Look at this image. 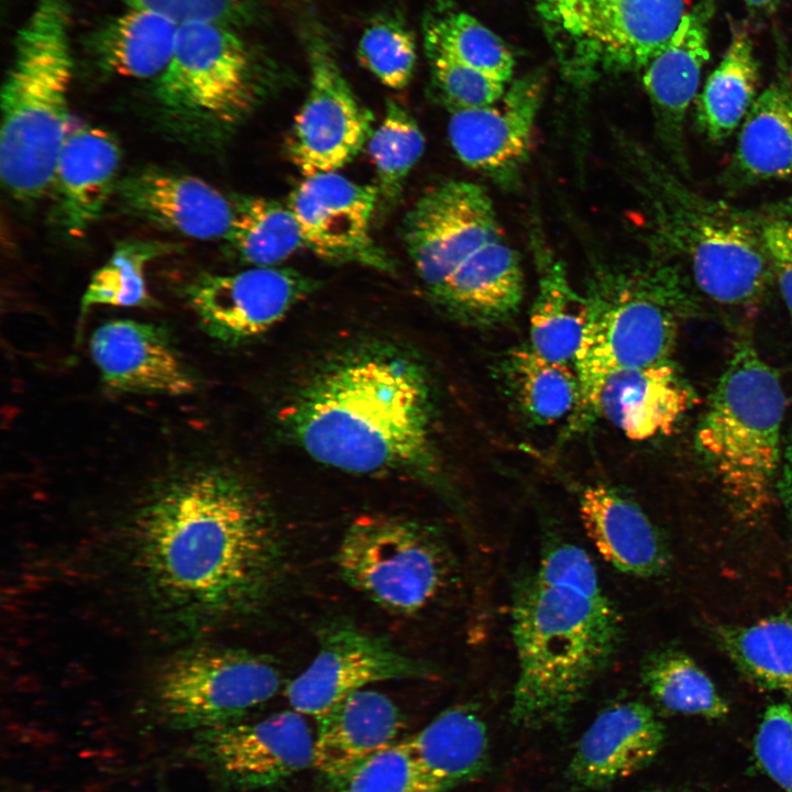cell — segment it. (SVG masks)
<instances>
[{
  "instance_id": "1",
  "label": "cell",
  "mask_w": 792,
  "mask_h": 792,
  "mask_svg": "<svg viewBox=\"0 0 792 792\" xmlns=\"http://www.w3.org/2000/svg\"><path fill=\"white\" fill-rule=\"evenodd\" d=\"M129 561L158 614L202 627L257 603L280 559L273 519L255 491L211 464L153 484L128 525Z\"/></svg>"
},
{
  "instance_id": "2",
  "label": "cell",
  "mask_w": 792,
  "mask_h": 792,
  "mask_svg": "<svg viewBox=\"0 0 792 792\" xmlns=\"http://www.w3.org/2000/svg\"><path fill=\"white\" fill-rule=\"evenodd\" d=\"M309 457L360 475L435 471L428 377L411 358L389 350L344 355L314 374L282 411Z\"/></svg>"
},
{
  "instance_id": "3",
  "label": "cell",
  "mask_w": 792,
  "mask_h": 792,
  "mask_svg": "<svg viewBox=\"0 0 792 792\" xmlns=\"http://www.w3.org/2000/svg\"><path fill=\"white\" fill-rule=\"evenodd\" d=\"M403 232L429 296L451 316L493 324L518 310L520 256L484 187L448 180L431 188L408 211Z\"/></svg>"
},
{
  "instance_id": "4",
  "label": "cell",
  "mask_w": 792,
  "mask_h": 792,
  "mask_svg": "<svg viewBox=\"0 0 792 792\" xmlns=\"http://www.w3.org/2000/svg\"><path fill=\"white\" fill-rule=\"evenodd\" d=\"M510 615L518 663L510 719L531 730L562 724L618 649L616 608L608 598L546 586L531 574L517 584Z\"/></svg>"
},
{
  "instance_id": "5",
  "label": "cell",
  "mask_w": 792,
  "mask_h": 792,
  "mask_svg": "<svg viewBox=\"0 0 792 792\" xmlns=\"http://www.w3.org/2000/svg\"><path fill=\"white\" fill-rule=\"evenodd\" d=\"M72 77L69 2L35 0L1 89L0 177L18 201H35L52 187L70 127Z\"/></svg>"
},
{
  "instance_id": "6",
  "label": "cell",
  "mask_w": 792,
  "mask_h": 792,
  "mask_svg": "<svg viewBox=\"0 0 792 792\" xmlns=\"http://www.w3.org/2000/svg\"><path fill=\"white\" fill-rule=\"evenodd\" d=\"M616 140L660 245L686 261L697 288L712 300L758 305L773 280L758 217L694 195L642 146L618 132Z\"/></svg>"
},
{
  "instance_id": "7",
  "label": "cell",
  "mask_w": 792,
  "mask_h": 792,
  "mask_svg": "<svg viewBox=\"0 0 792 792\" xmlns=\"http://www.w3.org/2000/svg\"><path fill=\"white\" fill-rule=\"evenodd\" d=\"M584 295L587 322L574 363L579 420L588 419L608 374L670 361L690 301L676 266L661 261L598 267Z\"/></svg>"
},
{
  "instance_id": "8",
  "label": "cell",
  "mask_w": 792,
  "mask_h": 792,
  "mask_svg": "<svg viewBox=\"0 0 792 792\" xmlns=\"http://www.w3.org/2000/svg\"><path fill=\"white\" fill-rule=\"evenodd\" d=\"M785 397L752 342H737L696 432V443L741 512L769 502L780 460Z\"/></svg>"
},
{
  "instance_id": "9",
  "label": "cell",
  "mask_w": 792,
  "mask_h": 792,
  "mask_svg": "<svg viewBox=\"0 0 792 792\" xmlns=\"http://www.w3.org/2000/svg\"><path fill=\"white\" fill-rule=\"evenodd\" d=\"M263 62L233 26L180 23L172 59L154 81L160 119L183 141L202 145L219 140L262 96Z\"/></svg>"
},
{
  "instance_id": "10",
  "label": "cell",
  "mask_w": 792,
  "mask_h": 792,
  "mask_svg": "<svg viewBox=\"0 0 792 792\" xmlns=\"http://www.w3.org/2000/svg\"><path fill=\"white\" fill-rule=\"evenodd\" d=\"M563 75L585 86L642 70L681 22L684 0H535Z\"/></svg>"
},
{
  "instance_id": "11",
  "label": "cell",
  "mask_w": 792,
  "mask_h": 792,
  "mask_svg": "<svg viewBox=\"0 0 792 792\" xmlns=\"http://www.w3.org/2000/svg\"><path fill=\"white\" fill-rule=\"evenodd\" d=\"M336 563L343 581L392 613L413 615L448 585L451 558L431 527L389 515H363L345 529Z\"/></svg>"
},
{
  "instance_id": "12",
  "label": "cell",
  "mask_w": 792,
  "mask_h": 792,
  "mask_svg": "<svg viewBox=\"0 0 792 792\" xmlns=\"http://www.w3.org/2000/svg\"><path fill=\"white\" fill-rule=\"evenodd\" d=\"M280 684L279 671L265 656L201 646L182 651L163 664L154 694L172 726L200 732L239 722L271 700Z\"/></svg>"
},
{
  "instance_id": "13",
  "label": "cell",
  "mask_w": 792,
  "mask_h": 792,
  "mask_svg": "<svg viewBox=\"0 0 792 792\" xmlns=\"http://www.w3.org/2000/svg\"><path fill=\"white\" fill-rule=\"evenodd\" d=\"M305 45L309 87L286 148L308 177L337 172L354 158L372 134V114L359 102L318 25L306 29Z\"/></svg>"
},
{
  "instance_id": "14",
  "label": "cell",
  "mask_w": 792,
  "mask_h": 792,
  "mask_svg": "<svg viewBox=\"0 0 792 792\" xmlns=\"http://www.w3.org/2000/svg\"><path fill=\"white\" fill-rule=\"evenodd\" d=\"M431 675L430 667L386 639L351 624L334 623L321 629L318 652L287 684L285 696L293 710L316 718L370 684Z\"/></svg>"
},
{
  "instance_id": "15",
  "label": "cell",
  "mask_w": 792,
  "mask_h": 792,
  "mask_svg": "<svg viewBox=\"0 0 792 792\" xmlns=\"http://www.w3.org/2000/svg\"><path fill=\"white\" fill-rule=\"evenodd\" d=\"M194 748L222 782L243 790L267 789L312 766L315 733L305 715L292 708L256 722L200 730Z\"/></svg>"
},
{
  "instance_id": "16",
  "label": "cell",
  "mask_w": 792,
  "mask_h": 792,
  "mask_svg": "<svg viewBox=\"0 0 792 792\" xmlns=\"http://www.w3.org/2000/svg\"><path fill=\"white\" fill-rule=\"evenodd\" d=\"M315 287L293 268L254 266L234 274H200L183 293L210 338L238 344L266 332Z\"/></svg>"
},
{
  "instance_id": "17",
  "label": "cell",
  "mask_w": 792,
  "mask_h": 792,
  "mask_svg": "<svg viewBox=\"0 0 792 792\" xmlns=\"http://www.w3.org/2000/svg\"><path fill=\"white\" fill-rule=\"evenodd\" d=\"M544 92L538 73L510 81L494 105L451 111L450 144L459 160L503 188L519 183L534 145Z\"/></svg>"
},
{
  "instance_id": "18",
  "label": "cell",
  "mask_w": 792,
  "mask_h": 792,
  "mask_svg": "<svg viewBox=\"0 0 792 792\" xmlns=\"http://www.w3.org/2000/svg\"><path fill=\"white\" fill-rule=\"evenodd\" d=\"M377 201L376 186L361 185L332 172L306 177L290 194L287 206L297 219L305 245L319 257L391 272L392 261L370 233Z\"/></svg>"
},
{
  "instance_id": "19",
  "label": "cell",
  "mask_w": 792,
  "mask_h": 792,
  "mask_svg": "<svg viewBox=\"0 0 792 792\" xmlns=\"http://www.w3.org/2000/svg\"><path fill=\"white\" fill-rule=\"evenodd\" d=\"M89 349L103 385L112 392L180 396L196 388L163 326L111 320L92 332Z\"/></svg>"
},
{
  "instance_id": "20",
  "label": "cell",
  "mask_w": 792,
  "mask_h": 792,
  "mask_svg": "<svg viewBox=\"0 0 792 792\" xmlns=\"http://www.w3.org/2000/svg\"><path fill=\"white\" fill-rule=\"evenodd\" d=\"M664 738V726L650 706L616 702L601 711L579 739L566 778L583 790L609 787L648 767Z\"/></svg>"
},
{
  "instance_id": "21",
  "label": "cell",
  "mask_w": 792,
  "mask_h": 792,
  "mask_svg": "<svg viewBox=\"0 0 792 792\" xmlns=\"http://www.w3.org/2000/svg\"><path fill=\"white\" fill-rule=\"evenodd\" d=\"M715 0H701L685 12L667 44L644 67L642 84L661 142L685 167L684 121L710 58L708 31Z\"/></svg>"
},
{
  "instance_id": "22",
  "label": "cell",
  "mask_w": 792,
  "mask_h": 792,
  "mask_svg": "<svg viewBox=\"0 0 792 792\" xmlns=\"http://www.w3.org/2000/svg\"><path fill=\"white\" fill-rule=\"evenodd\" d=\"M114 193L124 211L193 239H226L234 217L233 204L208 183L165 169L136 170Z\"/></svg>"
},
{
  "instance_id": "23",
  "label": "cell",
  "mask_w": 792,
  "mask_h": 792,
  "mask_svg": "<svg viewBox=\"0 0 792 792\" xmlns=\"http://www.w3.org/2000/svg\"><path fill=\"white\" fill-rule=\"evenodd\" d=\"M120 160L118 141L107 130L69 127L51 187L54 220L67 235L84 237L99 219L116 191Z\"/></svg>"
},
{
  "instance_id": "24",
  "label": "cell",
  "mask_w": 792,
  "mask_h": 792,
  "mask_svg": "<svg viewBox=\"0 0 792 792\" xmlns=\"http://www.w3.org/2000/svg\"><path fill=\"white\" fill-rule=\"evenodd\" d=\"M692 393L671 361L608 374L590 407L628 439L668 435L691 404Z\"/></svg>"
},
{
  "instance_id": "25",
  "label": "cell",
  "mask_w": 792,
  "mask_h": 792,
  "mask_svg": "<svg viewBox=\"0 0 792 792\" xmlns=\"http://www.w3.org/2000/svg\"><path fill=\"white\" fill-rule=\"evenodd\" d=\"M312 766L330 780L397 743L404 726L398 705L386 694L363 689L316 717Z\"/></svg>"
},
{
  "instance_id": "26",
  "label": "cell",
  "mask_w": 792,
  "mask_h": 792,
  "mask_svg": "<svg viewBox=\"0 0 792 792\" xmlns=\"http://www.w3.org/2000/svg\"><path fill=\"white\" fill-rule=\"evenodd\" d=\"M583 527L600 554L618 571L639 578L659 574L668 551L645 512L616 490L597 484L580 497Z\"/></svg>"
},
{
  "instance_id": "27",
  "label": "cell",
  "mask_w": 792,
  "mask_h": 792,
  "mask_svg": "<svg viewBox=\"0 0 792 792\" xmlns=\"http://www.w3.org/2000/svg\"><path fill=\"white\" fill-rule=\"evenodd\" d=\"M405 740L436 792H452L488 767V730L481 714L468 704L448 707Z\"/></svg>"
},
{
  "instance_id": "28",
  "label": "cell",
  "mask_w": 792,
  "mask_h": 792,
  "mask_svg": "<svg viewBox=\"0 0 792 792\" xmlns=\"http://www.w3.org/2000/svg\"><path fill=\"white\" fill-rule=\"evenodd\" d=\"M740 185L792 177V81L784 75L757 96L729 165Z\"/></svg>"
},
{
  "instance_id": "29",
  "label": "cell",
  "mask_w": 792,
  "mask_h": 792,
  "mask_svg": "<svg viewBox=\"0 0 792 792\" xmlns=\"http://www.w3.org/2000/svg\"><path fill=\"white\" fill-rule=\"evenodd\" d=\"M537 294L529 319V345L543 358L574 365L587 322L585 295L574 289L565 265L535 237Z\"/></svg>"
},
{
  "instance_id": "30",
  "label": "cell",
  "mask_w": 792,
  "mask_h": 792,
  "mask_svg": "<svg viewBox=\"0 0 792 792\" xmlns=\"http://www.w3.org/2000/svg\"><path fill=\"white\" fill-rule=\"evenodd\" d=\"M179 23L155 11L127 8L92 35L99 65L116 75L156 78L175 51Z\"/></svg>"
},
{
  "instance_id": "31",
  "label": "cell",
  "mask_w": 792,
  "mask_h": 792,
  "mask_svg": "<svg viewBox=\"0 0 792 792\" xmlns=\"http://www.w3.org/2000/svg\"><path fill=\"white\" fill-rule=\"evenodd\" d=\"M758 82L752 42L746 31L737 30L696 99L697 127L710 141H724L743 123L757 98Z\"/></svg>"
},
{
  "instance_id": "32",
  "label": "cell",
  "mask_w": 792,
  "mask_h": 792,
  "mask_svg": "<svg viewBox=\"0 0 792 792\" xmlns=\"http://www.w3.org/2000/svg\"><path fill=\"white\" fill-rule=\"evenodd\" d=\"M502 373L519 409L535 424L553 425L576 413L580 382L574 365L550 361L524 345L507 353Z\"/></svg>"
},
{
  "instance_id": "33",
  "label": "cell",
  "mask_w": 792,
  "mask_h": 792,
  "mask_svg": "<svg viewBox=\"0 0 792 792\" xmlns=\"http://www.w3.org/2000/svg\"><path fill=\"white\" fill-rule=\"evenodd\" d=\"M723 649L758 686L792 696V615L781 614L718 631Z\"/></svg>"
},
{
  "instance_id": "34",
  "label": "cell",
  "mask_w": 792,
  "mask_h": 792,
  "mask_svg": "<svg viewBox=\"0 0 792 792\" xmlns=\"http://www.w3.org/2000/svg\"><path fill=\"white\" fill-rule=\"evenodd\" d=\"M233 206L234 217L226 240L242 261L275 266L306 246L288 206L262 197H241Z\"/></svg>"
},
{
  "instance_id": "35",
  "label": "cell",
  "mask_w": 792,
  "mask_h": 792,
  "mask_svg": "<svg viewBox=\"0 0 792 792\" xmlns=\"http://www.w3.org/2000/svg\"><path fill=\"white\" fill-rule=\"evenodd\" d=\"M641 680L652 698L666 711L723 718L729 706L710 676L688 654L661 650L642 662Z\"/></svg>"
},
{
  "instance_id": "36",
  "label": "cell",
  "mask_w": 792,
  "mask_h": 792,
  "mask_svg": "<svg viewBox=\"0 0 792 792\" xmlns=\"http://www.w3.org/2000/svg\"><path fill=\"white\" fill-rule=\"evenodd\" d=\"M426 51L447 54L509 84L515 59L506 44L471 14L438 7L425 22Z\"/></svg>"
},
{
  "instance_id": "37",
  "label": "cell",
  "mask_w": 792,
  "mask_h": 792,
  "mask_svg": "<svg viewBox=\"0 0 792 792\" xmlns=\"http://www.w3.org/2000/svg\"><path fill=\"white\" fill-rule=\"evenodd\" d=\"M177 250V245L153 240L120 243L109 260L97 270L82 295L80 318L94 306L151 307L144 270L156 257Z\"/></svg>"
},
{
  "instance_id": "38",
  "label": "cell",
  "mask_w": 792,
  "mask_h": 792,
  "mask_svg": "<svg viewBox=\"0 0 792 792\" xmlns=\"http://www.w3.org/2000/svg\"><path fill=\"white\" fill-rule=\"evenodd\" d=\"M424 148L425 138L414 117L398 102L388 100L380 127L369 139L378 199L388 204L396 201Z\"/></svg>"
},
{
  "instance_id": "39",
  "label": "cell",
  "mask_w": 792,
  "mask_h": 792,
  "mask_svg": "<svg viewBox=\"0 0 792 792\" xmlns=\"http://www.w3.org/2000/svg\"><path fill=\"white\" fill-rule=\"evenodd\" d=\"M356 56L382 84L402 89L411 80L416 67V36L403 16L382 13L362 32Z\"/></svg>"
},
{
  "instance_id": "40",
  "label": "cell",
  "mask_w": 792,
  "mask_h": 792,
  "mask_svg": "<svg viewBox=\"0 0 792 792\" xmlns=\"http://www.w3.org/2000/svg\"><path fill=\"white\" fill-rule=\"evenodd\" d=\"M317 792H436L405 738L350 771L326 780Z\"/></svg>"
},
{
  "instance_id": "41",
  "label": "cell",
  "mask_w": 792,
  "mask_h": 792,
  "mask_svg": "<svg viewBox=\"0 0 792 792\" xmlns=\"http://www.w3.org/2000/svg\"><path fill=\"white\" fill-rule=\"evenodd\" d=\"M433 86L450 112L496 103L509 84L447 54L426 51Z\"/></svg>"
},
{
  "instance_id": "42",
  "label": "cell",
  "mask_w": 792,
  "mask_h": 792,
  "mask_svg": "<svg viewBox=\"0 0 792 792\" xmlns=\"http://www.w3.org/2000/svg\"><path fill=\"white\" fill-rule=\"evenodd\" d=\"M534 575L546 586L569 590L598 601L608 598L594 562L584 549L571 542L549 546Z\"/></svg>"
},
{
  "instance_id": "43",
  "label": "cell",
  "mask_w": 792,
  "mask_h": 792,
  "mask_svg": "<svg viewBox=\"0 0 792 792\" xmlns=\"http://www.w3.org/2000/svg\"><path fill=\"white\" fill-rule=\"evenodd\" d=\"M754 751L768 777L785 792H792V706L781 703L766 710Z\"/></svg>"
},
{
  "instance_id": "44",
  "label": "cell",
  "mask_w": 792,
  "mask_h": 792,
  "mask_svg": "<svg viewBox=\"0 0 792 792\" xmlns=\"http://www.w3.org/2000/svg\"><path fill=\"white\" fill-rule=\"evenodd\" d=\"M127 8L158 12L180 23L210 21L238 26L254 20L260 0H121Z\"/></svg>"
},
{
  "instance_id": "45",
  "label": "cell",
  "mask_w": 792,
  "mask_h": 792,
  "mask_svg": "<svg viewBox=\"0 0 792 792\" xmlns=\"http://www.w3.org/2000/svg\"><path fill=\"white\" fill-rule=\"evenodd\" d=\"M758 227L773 280L792 316V220L762 217Z\"/></svg>"
},
{
  "instance_id": "46",
  "label": "cell",
  "mask_w": 792,
  "mask_h": 792,
  "mask_svg": "<svg viewBox=\"0 0 792 792\" xmlns=\"http://www.w3.org/2000/svg\"><path fill=\"white\" fill-rule=\"evenodd\" d=\"M750 8L756 10H771L779 0H744Z\"/></svg>"
},
{
  "instance_id": "47",
  "label": "cell",
  "mask_w": 792,
  "mask_h": 792,
  "mask_svg": "<svg viewBox=\"0 0 792 792\" xmlns=\"http://www.w3.org/2000/svg\"><path fill=\"white\" fill-rule=\"evenodd\" d=\"M638 792H689V791L685 789H680V788H669V787L660 788L659 787V788H650V789L641 790Z\"/></svg>"
},
{
  "instance_id": "48",
  "label": "cell",
  "mask_w": 792,
  "mask_h": 792,
  "mask_svg": "<svg viewBox=\"0 0 792 792\" xmlns=\"http://www.w3.org/2000/svg\"><path fill=\"white\" fill-rule=\"evenodd\" d=\"M792 178V177H791Z\"/></svg>"
}]
</instances>
